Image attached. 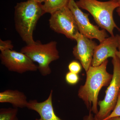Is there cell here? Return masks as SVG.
<instances>
[{"label":"cell","mask_w":120,"mask_h":120,"mask_svg":"<svg viewBox=\"0 0 120 120\" xmlns=\"http://www.w3.org/2000/svg\"><path fill=\"white\" fill-rule=\"evenodd\" d=\"M108 63L107 60L98 66H90L86 72L85 84L80 87L78 91V97L83 101L87 109L95 114L98 111L99 91L103 87L109 86L112 78L113 75L106 70Z\"/></svg>","instance_id":"cell-1"},{"label":"cell","mask_w":120,"mask_h":120,"mask_svg":"<svg viewBox=\"0 0 120 120\" xmlns=\"http://www.w3.org/2000/svg\"><path fill=\"white\" fill-rule=\"evenodd\" d=\"M45 13L42 4L35 0L17 3L15 8V30L26 45L34 44L33 34L38 20Z\"/></svg>","instance_id":"cell-2"},{"label":"cell","mask_w":120,"mask_h":120,"mask_svg":"<svg viewBox=\"0 0 120 120\" xmlns=\"http://www.w3.org/2000/svg\"><path fill=\"white\" fill-rule=\"evenodd\" d=\"M76 3L80 8L89 12L99 26L114 35V30L120 29L114 20V11L118 8L117 0L101 1L98 0H77Z\"/></svg>","instance_id":"cell-3"},{"label":"cell","mask_w":120,"mask_h":120,"mask_svg":"<svg viewBox=\"0 0 120 120\" xmlns=\"http://www.w3.org/2000/svg\"><path fill=\"white\" fill-rule=\"evenodd\" d=\"M57 44L55 41L45 44L36 42L22 47L20 52L28 56L34 62H37L41 75L46 76L52 72L50 64L60 58Z\"/></svg>","instance_id":"cell-4"},{"label":"cell","mask_w":120,"mask_h":120,"mask_svg":"<svg viewBox=\"0 0 120 120\" xmlns=\"http://www.w3.org/2000/svg\"><path fill=\"white\" fill-rule=\"evenodd\" d=\"M113 74L105 92L104 99L98 102L99 109L94 116L95 120H105L113 110L116 106L120 90V60L117 56L113 58Z\"/></svg>","instance_id":"cell-5"},{"label":"cell","mask_w":120,"mask_h":120,"mask_svg":"<svg viewBox=\"0 0 120 120\" xmlns=\"http://www.w3.org/2000/svg\"><path fill=\"white\" fill-rule=\"evenodd\" d=\"M49 22L50 27L54 32L71 40H75L79 32L74 16L68 6L51 14Z\"/></svg>","instance_id":"cell-6"},{"label":"cell","mask_w":120,"mask_h":120,"mask_svg":"<svg viewBox=\"0 0 120 120\" xmlns=\"http://www.w3.org/2000/svg\"><path fill=\"white\" fill-rule=\"evenodd\" d=\"M68 6L74 16L79 33L91 40L97 39L100 42L108 37L105 30H100L98 26L91 23L88 14L81 10L75 0H69Z\"/></svg>","instance_id":"cell-7"},{"label":"cell","mask_w":120,"mask_h":120,"mask_svg":"<svg viewBox=\"0 0 120 120\" xmlns=\"http://www.w3.org/2000/svg\"><path fill=\"white\" fill-rule=\"evenodd\" d=\"M1 64L11 71L22 74L28 71H36L38 66L29 57L22 52L7 50L0 54Z\"/></svg>","instance_id":"cell-8"},{"label":"cell","mask_w":120,"mask_h":120,"mask_svg":"<svg viewBox=\"0 0 120 120\" xmlns=\"http://www.w3.org/2000/svg\"><path fill=\"white\" fill-rule=\"evenodd\" d=\"M75 40L77 43L73 49V56L79 61L86 71H87L91 66L93 54L97 45V43L79 32L76 35Z\"/></svg>","instance_id":"cell-9"},{"label":"cell","mask_w":120,"mask_h":120,"mask_svg":"<svg viewBox=\"0 0 120 120\" xmlns=\"http://www.w3.org/2000/svg\"><path fill=\"white\" fill-rule=\"evenodd\" d=\"M118 35L105 38L97 45L94 51L91 65L97 67L109 57H116L118 50Z\"/></svg>","instance_id":"cell-10"},{"label":"cell","mask_w":120,"mask_h":120,"mask_svg":"<svg viewBox=\"0 0 120 120\" xmlns=\"http://www.w3.org/2000/svg\"><path fill=\"white\" fill-rule=\"evenodd\" d=\"M53 92V90H51L48 98L43 101L38 102L37 100L28 101L26 108L37 112L40 116V118H36L35 120H64L58 117L54 112Z\"/></svg>","instance_id":"cell-11"},{"label":"cell","mask_w":120,"mask_h":120,"mask_svg":"<svg viewBox=\"0 0 120 120\" xmlns=\"http://www.w3.org/2000/svg\"><path fill=\"white\" fill-rule=\"evenodd\" d=\"M28 102L25 94L18 90H8L0 92V103H9L18 109L27 107Z\"/></svg>","instance_id":"cell-12"},{"label":"cell","mask_w":120,"mask_h":120,"mask_svg":"<svg viewBox=\"0 0 120 120\" xmlns=\"http://www.w3.org/2000/svg\"><path fill=\"white\" fill-rule=\"evenodd\" d=\"M69 0H45L42 4L45 13H52L68 6Z\"/></svg>","instance_id":"cell-13"},{"label":"cell","mask_w":120,"mask_h":120,"mask_svg":"<svg viewBox=\"0 0 120 120\" xmlns=\"http://www.w3.org/2000/svg\"><path fill=\"white\" fill-rule=\"evenodd\" d=\"M18 108H1L0 109V120H19Z\"/></svg>","instance_id":"cell-14"},{"label":"cell","mask_w":120,"mask_h":120,"mask_svg":"<svg viewBox=\"0 0 120 120\" xmlns=\"http://www.w3.org/2000/svg\"><path fill=\"white\" fill-rule=\"evenodd\" d=\"M65 80L68 84L73 86L78 83L79 80V77L78 74L69 71L65 75Z\"/></svg>","instance_id":"cell-15"},{"label":"cell","mask_w":120,"mask_h":120,"mask_svg":"<svg viewBox=\"0 0 120 120\" xmlns=\"http://www.w3.org/2000/svg\"><path fill=\"white\" fill-rule=\"evenodd\" d=\"M117 117H120V90L118 94V98L116 106L109 116L105 120H107L110 118Z\"/></svg>","instance_id":"cell-16"},{"label":"cell","mask_w":120,"mask_h":120,"mask_svg":"<svg viewBox=\"0 0 120 120\" xmlns=\"http://www.w3.org/2000/svg\"><path fill=\"white\" fill-rule=\"evenodd\" d=\"M68 69L69 71L78 74L82 71V66L79 62L76 61H73L69 64Z\"/></svg>","instance_id":"cell-17"},{"label":"cell","mask_w":120,"mask_h":120,"mask_svg":"<svg viewBox=\"0 0 120 120\" xmlns=\"http://www.w3.org/2000/svg\"><path fill=\"white\" fill-rule=\"evenodd\" d=\"M13 46L10 40L3 41L0 39V50L1 52L5 51L7 50H12Z\"/></svg>","instance_id":"cell-18"},{"label":"cell","mask_w":120,"mask_h":120,"mask_svg":"<svg viewBox=\"0 0 120 120\" xmlns=\"http://www.w3.org/2000/svg\"><path fill=\"white\" fill-rule=\"evenodd\" d=\"M91 112V111H90L89 114L84 117L83 120H95L94 116Z\"/></svg>","instance_id":"cell-19"},{"label":"cell","mask_w":120,"mask_h":120,"mask_svg":"<svg viewBox=\"0 0 120 120\" xmlns=\"http://www.w3.org/2000/svg\"><path fill=\"white\" fill-rule=\"evenodd\" d=\"M116 55L120 60V34L118 35V46Z\"/></svg>","instance_id":"cell-20"},{"label":"cell","mask_w":120,"mask_h":120,"mask_svg":"<svg viewBox=\"0 0 120 120\" xmlns=\"http://www.w3.org/2000/svg\"><path fill=\"white\" fill-rule=\"evenodd\" d=\"M118 2V6L116 9V11L118 14V15L120 17V0H117Z\"/></svg>","instance_id":"cell-21"},{"label":"cell","mask_w":120,"mask_h":120,"mask_svg":"<svg viewBox=\"0 0 120 120\" xmlns=\"http://www.w3.org/2000/svg\"><path fill=\"white\" fill-rule=\"evenodd\" d=\"M107 120H120V117H113L110 118Z\"/></svg>","instance_id":"cell-22"},{"label":"cell","mask_w":120,"mask_h":120,"mask_svg":"<svg viewBox=\"0 0 120 120\" xmlns=\"http://www.w3.org/2000/svg\"><path fill=\"white\" fill-rule=\"evenodd\" d=\"M35 0L37 1V2H39V3H42V2H44V1H45V0Z\"/></svg>","instance_id":"cell-23"}]
</instances>
